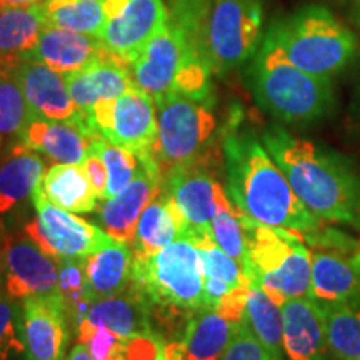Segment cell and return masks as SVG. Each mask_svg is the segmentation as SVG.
<instances>
[{
    "label": "cell",
    "instance_id": "6da1fadb",
    "mask_svg": "<svg viewBox=\"0 0 360 360\" xmlns=\"http://www.w3.org/2000/svg\"><path fill=\"white\" fill-rule=\"evenodd\" d=\"M227 193L245 219L267 227L319 236L323 222L295 195L289 180L252 134H229L224 141Z\"/></svg>",
    "mask_w": 360,
    "mask_h": 360
},
{
    "label": "cell",
    "instance_id": "7a4b0ae2",
    "mask_svg": "<svg viewBox=\"0 0 360 360\" xmlns=\"http://www.w3.org/2000/svg\"><path fill=\"white\" fill-rule=\"evenodd\" d=\"M262 142L315 217L360 231V175L347 162L277 125L265 130Z\"/></svg>",
    "mask_w": 360,
    "mask_h": 360
},
{
    "label": "cell",
    "instance_id": "3957f363",
    "mask_svg": "<svg viewBox=\"0 0 360 360\" xmlns=\"http://www.w3.org/2000/svg\"><path fill=\"white\" fill-rule=\"evenodd\" d=\"M169 19L212 74L240 67L260 47V0H172Z\"/></svg>",
    "mask_w": 360,
    "mask_h": 360
},
{
    "label": "cell",
    "instance_id": "277c9868",
    "mask_svg": "<svg viewBox=\"0 0 360 360\" xmlns=\"http://www.w3.org/2000/svg\"><path fill=\"white\" fill-rule=\"evenodd\" d=\"M130 289L146 302L152 323L175 339L188 319L205 307L204 270L197 247L187 238L148 255H134Z\"/></svg>",
    "mask_w": 360,
    "mask_h": 360
},
{
    "label": "cell",
    "instance_id": "5b68a950",
    "mask_svg": "<svg viewBox=\"0 0 360 360\" xmlns=\"http://www.w3.org/2000/svg\"><path fill=\"white\" fill-rule=\"evenodd\" d=\"M249 79L259 105L285 124L321 119L332 107L330 79L300 70L269 35L255 52Z\"/></svg>",
    "mask_w": 360,
    "mask_h": 360
},
{
    "label": "cell",
    "instance_id": "8992f818",
    "mask_svg": "<svg viewBox=\"0 0 360 360\" xmlns=\"http://www.w3.org/2000/svg\"><path fill=\"white\" fill-rule=\"evenodd\" d=\"M247 255L242 264L255 283L282 307L285 300L312 299V250L302 233L267 227L242 215Z\"/></svg>",
    "mask_w": 360,
    "mask_h": 360
},
{
    "label": "cell",
    "instance_id": "52a82bcc",
    "mask_svg": "<svg viewBox=\"0 0 360 360\" xmlns=\"http://www.w3.org/2000/svg\"><path fill=\"white\" fill-rule=\"evenodd\" d=\"M270 39L300 70L330 79L349 64L357 42L347 27L323 7H305L270 27Z\"/></svg>",
    "mask_w": 360,
    "mask_h": 360
},
{
    "label": "cell",
    "instance_id": "ba28073f",
    "mask_svg": "<svg viewBox=\"0 0 360 360\" xmlns=\"http://www.w3.org/2000/svg\"><path fill=\"white\" fill-rule=\"evenodd\" d=\"M157 105V139L152 155L162 179L210 154L217 132L212 97L195 98L184 94H167Z\"/></svg>",
    "mask_w": 360,
    "mask_h": 360
},
{
    "label": "cell",
    "instance_id": "9c48e42d",
    "mask_svg": "<svg viewBox=\"0 0 360 360\" xmlns=\"http://www.w3.org/2000/svg\"><path fill=\"white\" fill-rule=\"evenodd\" d=\"M30 200L37 210V219L25 225V233L57 262L62 259H87L112 240L101 227L49 202L40 184Z\"/></svg>",
    "mask_w": 360,
    "mask_h": 360
},
{
    "label": "cell",
    "instance_id": "30bf717a",
    "mask_svg": "<svg viewBox=\"0 0 360 360\" xmlns=\"http://www.w3.org/2000/svg\"><path fill=\"white\" fill-rule=\"evenodd\" d=\"M89 122L97 135L135 155H148L154 150L159 127L157 105L135 84L120 97L97 102Z\"/></svg>",
    "mask_w": 360,
    "mask_h": 360
},
{
    "label": "cell",
    "instance_id": "8fae6325",
    "mask_svg": "<svg viewBox=\"0 0 360 360\" xmlns=\"http://www.w3.org/2000/svg\"><path fill=\"white\" fill-rule=\"evenodd\" d=\"M214 152L200 157L192 164L184 165L164 179V191L186 225L184 238L192 244L212 236V219L215 215V179Z\"/></svg>",
    "mask_w": 360,
    "mask_h": 360
},
{
    "label": "cell",
    "instance_id": "7c38bea8",
    "mask_svg": "<svg viewBox=\"0 0 360 360\" xmlns=\"http://www.w3.org/2000/svg\"><path fill=\"white\" fill-rule=\"evenodd\" d=\"M0 294L17 302L60 295L58 262L29 236L11 238L0 249Z\"/></svg>",
    "mask_w": 360,
    "mask_h": 360
},
{
    "label": "cell",
    "instance_id": "4fadbf2b",
    "mask_svg": "<svg viewBox=\"0 0 360 360\" xmlns=\"http://www.w3.org/2000/svg\"><path fill=\"white\" fill-rule=\"evenodd\" d=\"M193 57L197 53L188 47L179 27L169 19L130 64V75L134 84L157 102L174 92L184 67Z\"/></svg>",
    "mask_w": 360,
    "mask_h": 360
},
{
    "label": "cell",
    "instance_id": "5bb4252c",
    "mask_svg": "<svg viewBox=\"0 0 360 360\" xmlns=\"http://www.w3.org/2000/svg\"><path fill=\"white\" fill-rule=\"evenodd\" d=\"M139 159L141 169L134 182L114 199L103 200L97 210V222L101 224L102 231L130 247L134 244L142 212L164 187V179L154 155H139Z\"/></svg>",
    "mask_w": 360,
    "mask_h": 360
},
{
    "label": "cell",
    "instance_id": "9a60e30c",
    "mask_svg": "<svg viewBox=\"0 0 360 360\" xmlns=\"http://www.w3.org/2000/svg\"><path fill=\"white\" fill-rule=\"evenodd\" d=\"M167 20L169 11L162 0H127L105 22L101 40L112 56L130 67Z\"/></svg>",
    "mask_w": 360,
    "mask_h": 360
},
{
    "label": "cell",
    "instance_id": "2e32d148",
    "mask_svg": "<svg viewBox=\"0 0 360 360\" xmlns=\"http://www.w3.org/2000/svg\"><path fill=\"white\" fill-rule=\"evenodd\" d=\"M22 309L29 360H65L70 321L62 295L32 297Z\"/></svg>",
    "mask_w": 360,
    "mask_h": 360
},
{
    "label": "cell",
    "instance_id": "e0dca14e",
    "mask_svg": "<svg viewBox=\"0 0 360 360\" xmlns=\"http://www.w3.org/2000/svg\"><path fill=\"white\" fill-rule=\"evenodd\" d=\"M283 354L287 360H337L327 337L326 312L309 297L282 304Z\"/></svg>",
    "mask_w": 360,
    "mask_h": 360
},
{
    "label": "cell",
    "instance_id": "ac0fdd59",
    "mask_svg": "<svg viewBox=\"0 0 360 360\" xmlns=\"http://www.w3.org/2000/svg\"><path fill=\"white\" fill-rule=\"evenodd\" d=\"M94 137L97 134L85 119L49 120L30 117L19 142L56 164L82 165Z\"/></svg>",
    "mask_w": 360,
    "mask_h": 360
},
{
    "label": "cell",
    "instance_id": "d6986e66",
    "mask_svg": "<svg viewBox=\"0 0 360 360\" xmlns=\"http://www.w3.org/2000/svg\"><path fill=\"white\" fill-rule=\"evenodd\" d=\"M240 322L214 307L197 310L175 339L165 340V359L220 360Z\"/></svg>",
    "mask_w": 360,
    "mask_h": 360
},
{
    "label": "cell",
    "instance_id": "ffe728a7",
    "mask_svg": "<svg viewBox=\"0 0 360 360\" xmlns=\"http://www.w3.org/2000/svg\"><path fill=\"white\" fill-rule=\"evenodd\" d=\"M13 74L25 96L30 117L49 120L85 119L72 101L64 74L34 60H20Z\"/></svg>",
    "mask_w": 360,
    "mask_h": 360
},
{
    "label": "cell",
    "instance_id": "44dd1931",
    "mask_svg": "<svg viewBox=\"0 0 360 360\" xmlns=\"http://www.w3.org/2000/svg\"><path fill=\"white\" fill-rule=\"evenodd\" d=\"M110 56L112 53L103 47L101 39L57 27H45L37 44L22 60L40 62L65 75L82 70Z\"/></svg>",
    "mask_w": 360,
    "mask_h": 360
},
{
    "label": "cell",
    "instance_id": "7402d4cb",
    "mask_svg": "<svg viewBox=\"0 0 360 360\" xmlns=\"http://www.w3.org/2000/svg\"><path fill=\"white\" fill-rule=\"evenodd\" d=\"M65 80L72 101L87 122L97 102L120 97L134 85L130 67L114 56L98 60L82 70L65 74Z\"/></svg>",
    "mask_w": 360,
    "mask_h": 360
},
{
    "label": "cell",
    "instance_id": "603a6c76",
    "mask_svg": "<svg viewBox=\"0 0 360 360\" xmlns=\"http://www.w3.org/2000/svg\"><path fill=\"white\" fill-rule=\"evenodd\" d=\"M97 327L110 328L124 340L134 335L155 332L146 302L130 287L124 294L98 300L90 305L84 321L75 328L79 344Z\"/></svg>",
    "mask_w": 360,
    "mask_h": 360
},
{
    "label": "cell",
    "instance_id": "cb8c5ba5",
    "mask_svg": "<svg viewBox=\"0 0 360 360\" xmlns=\"http://www.w3.org/2000/svg\"><path fill=\"white\" fill-rule=\"evenodd\" d=\"M134 250L129 244L112 240L85 259V281L90 302L124 294L130 285Z\"/></svg>",
    "mask_w": 360,
    "mask_h": 360
},
{
    "label": "cell",
    "instance_id": "d4e9b609",
    "mask_svg": "<svg viewBox=\"0 0 360 360\" xmlns=\"http://www.w3.org/2000/svg\"><path fill=\"white\" fill-rule=\"evenodd\" d=\"M312 299L319 304L360 300V274L352 259L335 250L312 252Z\"/></svg>",
    "mask_w": 360,
    "mask_h": 360
},
{
    "label": "cell",
    "instance_id": "484cf974",
    "mask_svg": "<svg viewBox=\"0 0 360 360\" xmlns=\"http://www.w3.org/2000/svg\"><path fill=\"white\" fill-rule=\"evenodd\" d=\"M45 162L19 142L0 160V215L12 212L42 182Z\"/></svg>",
    "mask_w": 360,
    "mask_h": 360
},
{
    "label": "cell",
    "instance_id": "4316f807",
    "mask_svg": "<svg viewBox=\"0 0 360 360\" xmlns=\"http://www.w3.org/2000/svg\"><path fill=\"white\" fill-rule=\"evenodd\" d=\"M40 6L0 7V70L12 72L45 29Z\"/></svg>",
    "mask_w": 360,
    "mask_h": 360
},
{
    "label": "cell",
    "instance_id": "83f0119b",
    "mask_svg": "<svg viewBox=\"0 0 360 360\" xmlns=\"http://www.w3.org/2000/svg\"><path fill=\"white\" fill-rule=\"evenodd\" d=\"M184 220L162 187L159 195L150 200L139 219L132 244L134 255L155 254L179 238H184Z\"/></svg>",
    "mask_w": 360,
    "mask_h": 360
},
{
    "label": "cell",
    "instance_id": "f1b7e54d",
    "mask_svg": "<svg viewBox=\"0 0 360 360\" xmlns=\"http://www.w3.org/2000/svg\"><path fill=\"white\" fill-rule=\"evenodd\" d=\"M40 187L49 202L72 214H89L97 207V195L82 165H52L44 174Z\"/></svg>",
    "mask_w": 360,
    "mask_h": 360
},
{
    "label": "cell",
    "instance_id": "f546056e",
    "mask_svg": "<svg viewBox=\"0 0 360 360\" xmlns=\"http://www.w3.org/2000/svg\"><path fill=\"white\" fill-rule=\"evenodd\" d=\"M244 321L272 360H285L283 354L282 307L255 283H250Z\"/></svg>",
    "mask_w": 360,
    "mask_h": 360
},
{
    "label": "cell",
    "instance_id": "4dcf8cb0",
    "mask_svg": "<svg viewBox=\"0 0 360 360\" xmlns=\"http://www.w3.org/2000/svg\"><path fill=\"white\" fill-rule=\"evenodd\" d=\"M47 27L101 39L107 17L102 0H45L40 4Z\"/></svg>",
    "mask_w": 360,
    "mask_h": 360
},
{
    "label": "cell",
    "instance_id": "1f68e13d",
    "mask_svg": "<svg viewBox=\"0 0 360 360\" xmlns=\"http://www.w3.org/2000/svg\"><path fill=\"white\" fill-rule=\"evenodd\" d=\"M321 305L326 312L328 344L337 360H360V300Z\"/></svg>",
    "mask_w": 360,
    "mask_h": 360
},
{
    "label": "cell",
    "instance_id": "d6a6232c",
    "mask_svg": "<svg viewBox=\"0 0 360 360\" xmlns=\"http://www.w3.org/2000/svg\"><path fill=\"white\" fill-rule=\"evenodd\" d=\"M212 236L215 244L227 252L238 264L245 262L247 242L242 214L229 197L222 184L215 191V215L212 219Z\"/></svg>",
    "mask_w": 360,
    "mask_h": 360
},
{
    "label": "cell",
    "instance_id": "836d02e7",
    "mask_svg": "<svg viewBox=\"0 0 360 360\" xmlns=\"http://www.w3.org/2000/svg\"><path fill=\"white\" fill-rule=\"evenodd\" d=\"M89 150L96 152L101 157L103 164H105L107 174H109V186H107L103 200L114 199L115 195H119L120 192L125 191L134 182L135 175H137L139 169H141V159H139V155L125 150L122 147L114 146V143L105 141L101 135L92 139Z\"/></svg>",
    "mask_w": 360,
    "mask_h": 360
},
{
    "label": "cell",
    "instance_id": "e575fe53",
    "mask_svg": "<svg viewBox=\"0 0 360 360\" xmlns=\"http://www.w3.org/2000/svg\"><path fill=\"white\" fill-rule=\"evenodd\" d=\"M30 110L15 74L6 72L0 75V146L11 141H19Z\"/></svg>",
    "mask_w": 360,
    "mask_h": 360
},
{
    "label": "cell",
    "instance_id": "d590c367",
    "mask_svg": "<svg viewBox=\"0 0 360 360\" xmlns=\"http://www.w3.org/2000/svg\"><path fill=\"white\" fill-rule=\"evenodd\" d=\"M58 289L64 299L70 326L75 332L92 305L85 281V259L58 260Z\"/></svg>",
    "mask_w": 360,
    "mask_h": 360
},
{
    "label": "cell",
    "instance_id": "8d00e7d4",
    "mask_svg": "<svg viewBox=\"0 0 360 360\" xmlns=\"http://www.w3.org/2000/svg\"><path fill=\"white\" fill-rule=\"evenodd\" d=\"M0 360H29L24 332V309L0 294Z\"/></svg>",
    "mask_w": 360,
    "mask_h": 360
},
{
    "label": "cell",
    "instance_id": "74e56055",
    "mask_svg": "<svg viewBox=\"0 0 360 360\" xmlns=\"http://www.w3.org/2000/svg\"><path fill=\"white\" fill-rule=\"evenodd\" d=\"M199 250L202 259V270H204V278H217L237 289V287L245 285L250 281L244 274L242 265L232 259L227 252H224L215 244L214 238H205L193 244Z\"/></svg>",
    "mask_w": 360,
    "mask_h": 360
},
{
    "label": "cell",
    "instance_id": "f35d334b",
    "mask_svg": "<svg viewBox=\"0 0 360 360\" xmlns=\"http://www.w3.org/2000/svg\"><path fill=\"white\" fill-rule=\"evenodd\" d=\"M220 360H272L245 321L238 323L233 337Z\"/></svg>",
    "mask_w": 360,
    "mask_h": 360
},
{
    "label": "cell",
    "instance_id": "ab89813d",
    "mask_svg": "<svg viewBox=\"0 0 360 360\" xmlns=\"http://www.w3.org/2000/svg\"><path fill=\"white\" fill-rule=\"evenodd\" d=\"M124 360H167L165 359V339L159 332L134 335L124 342Z\"/></svg>",
    "mask_w": 360,
    "mask_h": 360
},
{
    "label": "cell",
    "instance_id": "60d3db41",
    "mask_svg": "<svg viewBox=\"0 0 360 360\" xmlns=\"http://www.w3.org/2000/svg\"><path fill=\"white\" fill-rule=\"evenodd\" d=\"M124 342L122 337L117 335L110 328L97 327L80 344L89 349L90 355L96 360H114L122 354Z\"/></svg>",
    "mask_w": 360,
    "mask_h": 360
},
{
    "label": "cell",
    "instance_id": "b9f144b4",
    "mask_svg": "<svg viewBox=\"0 0 360 360\" xmlns=\"http://www.w3.org/2000/svg\"><path fill=\"white\" fill-rule=\"evenodd\" d=\"M82 169L85 175H87L90 184H92L94 192H96L97 199H102L105 197L107 186H109V174H107L105 164H103L101 157H98L96 152L89 150L87 157L82 162Z\"/></svg>",
    "mask_w": 360,
    "mask_h": 360
},
{
    "label": "cell",
    "instance_id": "7bdbcfd3",
    "mask_svg": "<svg viewBox=\"0 0 360 360\" xmlns=\"http://www.w3.org/2000/svg\"><path fill=\"white\" fill-rule=\"evenodd\" d=\"M65 360H96V359H94L92 355H90L89 349L85 347L84 344H77L74 349L70 350L69 357H67Z\"/></svg>",
    "mask_w": 360,
    "mask_h": 360
},
{
    "label": "cell",
    "instance_id": "ee69618b",
    "mask_svg": "<svg viewBox=\"0 0 360 360\" xmlns=\"http://www.w3.org/2000/svg\"><path fill=\"white\" fill-rule=\"evenodd\" d=\"M44 2L45 0H0V7H32Z\"/></svg>",
    "mask_w": 360,
    "mask_h": 360
},
{
    "label": "cell",
    "instance_id": "f6af8a7d",
    "mask_svg": "<svg viewBox=\"0 0 360 360\" xmlns=\"http://www.w3.org/2000/svg\"><path fill=\"white\" fill-rule=\"evenodd\" d=\"M352 264L355 265V269L359 270V274H360V242L357 245H355V250H354V254H352Z\"/></svg>",
    "mask_w": 360,
    "mask_h": 360
},
{
    "label": "cell",
    "instance_id": "bcb514c9",
    "mask_svg": "<svg viewBox=\"0 0 360 360\" xmlns=\"http://www.w3.org/2000/svg\"><path fill=\"white\" fill-rule=\"evenodd\" d=\"M354 12H355V19L360 24V0H354Z\"/></svg>",
    "mask_w": 360,
    "mask_h": 360
},
{
    "label": "cell",
    "instance_id": "7dc6e473",
    "mask_svg": "<svg viewBox=\"0 0 360 360\" xmlns=\"http://www.w3.org/2000/svg\"><path fill=\"white\" fill-rule=\"evenodd\" d=\"M0 75H2V70H0Z\"/></svg>",
    "mask_w": 360,
    "mask_h": 360
}]
</instances>
